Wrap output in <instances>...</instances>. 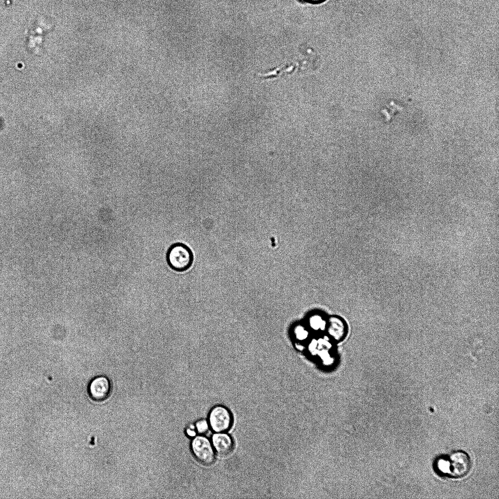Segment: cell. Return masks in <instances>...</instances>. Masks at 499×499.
Returning a JSON list of instances; mask_svg holds the SVG:
<instances>
[{"instance_id":"cell-7","label":"cell","mask_w":499,"mask_h":499,"mask_svg":"<svg viewBox=\"0 0 499 499\" xmlns=\"http://www.w3.org/2000/svg\"><path fill=\"white\" fill-rule=\"evenodd\" d=\"M195 426L196 431L200 434L207 433L210 427L208 421L204 419L198 421Z\"/></svg>"},{"instance_id":"cell-5","label":"cell","mask_w":499,"mask_h":499,"mask_svg":"<svg viewBox=\"0 0 499 499\" xmlns=\"http://www.w3.org/2000/svg\"><path fill=\"white\" fill-rule=\"evenodd\" d=\"M112 389L109 379L104 375L93 378L88 386V392L90 398L96 402H102L110 396Z\"/></svg>"},{"instance_id":"cell-9","label":"cell","mask_w":499,"mask_h":499,"mask_svg":"<svg viewBox=\"0 0 499 499\" xmlns=\"http://www.w3.org/2000/svg\"><path fill=\"white\" fill-rule=\"evenodd\" d=\"M302 3H308L311 4H318L325 2L327 0H297Z\"/></svg>"},{"instance_id":"cell-10","label":"cell","mask_w":499,"mask_h":499,"mask_svg":"<svg viewBox=\"0 0 499 499\" xmlns=\"http://www.w3.org/2000/svg\"><path fill=\"white\" fill-rule=\"evenodd\" d=\"M344 428L346 429L345 431L349 434H350V432H352L355 431L354 426L350 424H346L344 426Z\"/></svg>"},{"instance_id":"cell-8","label":"cell","mask_w":499,"mask_h":499,"mask_svg":"<svg viewBox=\"0 0 499 499\" xmlns=\"http://www.w3.org/2000/svg\"><path fill=\"white\" fill-rule=\"evenodd\" d=\"M195 426L193 424L189 425L186 429V433L187 436L190 437H194L196 434Z\"/></svg>"},{"instance_id":"cell-4","label":"cell","mask_w":499,"mask_h":499,"mask_svg":"<svg viewBox=\"0 0 499 499\" xmlns=\"http://www.w3.org/2000/svg\"><path fill=\"white\" fill-rule=\"evenodd\" d=\"M208 421L210 427L214 432H226L231 426L232 417L227 408L218 405L215 406L211 410Z\"/></svg>"},{"instance_id":"cell-3","label":"cell","mask_w":499,"mask_h":499,"mask_svg":"<svg viewBox=\"0 0 499 499\" xmlns=\"http://www.w3.org/2000/svg\"><path fill=\"white\" fill-rule=\"evenodd\" d=\"M191 450L195 459L205 465L211 464L215 460V451L211 441L207 437L195 436L191 442Z\"/></svg>"},{"instance_id":"cell-6","label":"cell","mask_w":499,"mask_h":499,"mask_svg":"<svg viewBox=\"0 0 499 499\" xmlns=\"http://www.w3.org/2000/svg\"><path fill=\"white\" fill-rule=\"evenodd\" d=\"M211 441L215 452L220 456H227L233 450V441L231 437L225 432L214 434Z\"/></svg>"},{"instance_id":"cell-2","label":"cell","mask_w":499,"mask_h":499,"mask_svg":"<svg viewBox=\"0 0 499 499\" xmlns=\"http://www.w3.org/2000/svg\"><path fill=\"white\" fill-rule=\"evenodd\" d=\"M167 262L174 270L182 272L188 269L193 261V255L189 247L182 243L171 246L166 254Z\"/></svg>"},{"instance_id":"cell-1","label":"cell","mask_w":499,"mask_h":499,"mask_svg":"<svg viewBox=\"0 0 499 499\" xmlns=\"http://www.w3.org/2000/svg\"><path fill=\"white\" fill-rule=\"evenodd\" d=\"M471 466L470 457L465 452L458 450L440 458L436 463L438 471L442 474L453 478H460L466 475Z\"/></svg>"}]
</instances>
